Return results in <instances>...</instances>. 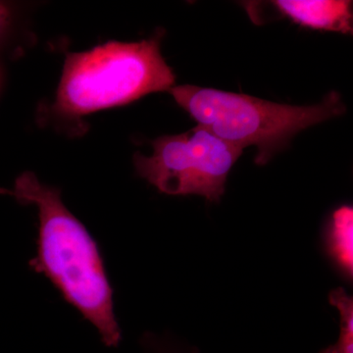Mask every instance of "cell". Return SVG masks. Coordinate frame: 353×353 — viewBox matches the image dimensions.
Segmentation results:
<instances>
[{
  "instance_id": "7",
  "label": "cell",
  "mask_w": 353,
  "mask_h": 353,
  "mask_svg": "<svg viewBox=\"0 0 353 353\" xmlns=\"http://www.w3.org/2000/svg\"><path fill=\"white\" fill-rule=\"evenodd\" d=\"M330 303L340 311L341 334L338 343L321 353H353V299L343 289L330 294Z\"/></svg>"
},
{
  "instance_id": "8",
  "label": "cell",
  "mask_w": 353,
  "mask_h": 353,
  "mask_svg": "<svg viewBox=\"0 0 353 353\" xmlns=\"http://www.w3.org/2000/svg\"><path fill=\"white\" fill-rule=\"evenodd\" d=\"M11 20V11L9 7L6 4L0 2V34H2L7 27H8L9 23Z\"/></svg>"
},
{
  "instance_id": "3",
  "label": "cell",
  "mask_w": 353,
  "mask_h": 353,
  "mask_svg": "<svg viewBox=\"0 0 353 353\" xmlns=\"http://www.w3.org/2000/svg\"><path fill=\"white\" fill-rule=\"evenodd\" d=\"M169 92L197 125L218 138L241 150L256 146L255 163L259 165L270 161L297 132L345 111L340 94L334 92L321 103L310 106L275 103L250 95L190 85L173 87Z\"/></svg>"
},
{
  "instance_id": "2",
  "label": "cell",
  "mask_w": 353,
  "mask_h": 353,
  "mask_svg": "<svg viewBox=\"0 0 353 353\" xmlns=\"http://www.w3.org/2000/svg\"><path fill=\"white\" fill-rule=\"evenodd\" d=\"M160 38L111 41L67 54L53 109L69 118L119 108L152 92L170 90L176 76L160 50Z\"/></svg>"
},
{
  "instance_id": "5",
  "label": "cell",
  "mask_w": 353,
  "mask_h": 353,
  "mask_svg": "<svg viewBox=\"0 0 353 353\" xmlns=\"http://www.w3.org/2000/svg\"><path fill=\"white\" fill-rule=\"evenodd\" d=\"M279 12L301 27L352 34V2L345 0H277Z\"/></svg>"
},
{
  "instance_id": "4",
  "label": "cell",
  "mask_w": 353,
  "mask_h": 353,
  "mask_svg": "<svg viewBox=\"0 0 353 353\" xmlns=\"http://www.w3.org/2000/svg\"><path fill=\"white\" fill-rule=\"evenodd\" d=\"M152 157L136 153L134 164L141 178L170 196L199 194L217 202L225 192L228 174L243 150L205 128L160 137Z\"/></svg>"
},
{
  "instance_id": "6",
  "label": "cell",
  "mask_w": 353,
  "mask_h": 353,
  "mask_svg": "<svg viewBox=\"0 0 353 353\" xmlns=\"http://www.w3.org/2000/svg\"><path fill=\"white\" fill-rule=\"evenodd\" d=\"M353 209L345 205L334 210L326 233L329 254L341 271L352 279L353 266Z\"/></svg>"
},
{
  "instance_id": "9",
  "label": "cell",
  "mask_w": 353,
  "mask_h": 353,
  "mask_svg": "<svg viewBox=\"0 0 353 353\" xmlns=\"http://www.w3.org/2000/svg\"><path fill=\"white\" fill-rule=\"evenodd\" d=\"M12 194V196H14V194L12 192H9V190H6L4 189H0V194Z\"/></svg>"
},
{
  "instance_id": "1",
  "label": "cell",
  "mask_w": 353,
  "mask_h": 353,
  "mask_svg": "<svg viewBox=\"0 0 353 353\" xmlns=\"http://www.w3.org/2000/svg\"><path fill=\"white\" fill-rule=\"evenodd\" d=\"M13 194L38 208V253L30 267L50 279L65 301L97 329L104 345L117 347L121 330L113 289L97 243L64 205L60 190L39 182L32 172L16 180Z\"/></svg>"
}]
</instances>
